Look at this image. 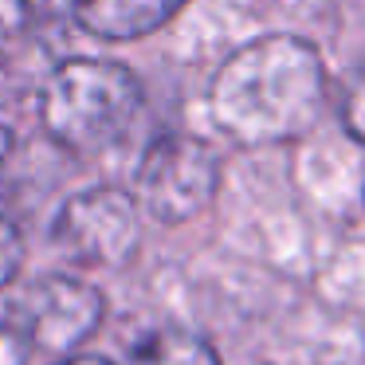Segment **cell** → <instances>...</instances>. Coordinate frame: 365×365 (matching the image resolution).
I'll return each instance as SVG.
<instances>
[{"instance_id":"cell-6","label":"cell","mask_w":365,"mask_h":365,"mask_svg":"<svg viewBox=\"0 0 365 365\" xmlns=\"http://www.w3.org/2000/svg\"><path fill=\"white\" fill-rule=\"evenodd\" d=\"M189 0H71L83 32L98 40H142L165 28Z\"/></svg>"},{"instance_id":"cell-10","label":"cell","mask_w":365,"mask_h":365,"mask_svg":"<svg viewBox=\"0 0 365 365\" xmlns=\"http://www.w3.org/2000/svg\"><path fill=\"white\" fill-rule=\"evenodd\" d=\"M28 0H0V48H9L12 40H20V32L28 28Z\"/></svg>"},{"instance_id":"cell-1","label":"cell","mask_w":365,"mask_h":365,"mask_svg":"<svg viewBox=\"0 0 365 365\" xmlns=\"http://www.w3.org/2000/svg\"><path fill=\"white\" fill-rule=\"evenodd\" d=\"M326 106V67L299 36H259L220 63L208 114L240 145H279L310 134Z\"/></svg>"},{"instance_id":"cell-13","label":"cell","mask_w":365,"mask_h":365,"mask_svg":"<svg viewBox=\"0 0 365 365\" xmlns=\"http://www.w3.org/2000/svg\"><path fill=\"white\" fill-rule=\"evenodd\" d=\"M9 153H12V130H9V126H0V165L9 161Z\"/></svg>"},{"instance_id":"cell-3","label":"cell","mask_w":365,"mask_h":365,"mask_svg":"<svg viewBox=\"0 0 365 365\" xmlns=\"http://www.w3.org/2000/svg\"><path fill=\"white\" fill-rule=\"evenodd\" d=\"M220 158L192 134H161L142 153L134 200L158 224H189L216 200Z\"/></svg>"},{"instance_id":"cell-4","label":"cell","mask_w":365,"mask_h":365,"mask_svg":"<svg viewBox=\"0 0 365 365\" xmlns=\"http://www.w3.org/2000/svg\"><path fill=\"white\" fill-rule=\"evenodd\" d=\"M51 244L83 267H126L142 247V208L114 185L83 189L59 205Z\"/></svg>"},{"instance_id":"cell-9","label":"cell","mask_w":365,"mask_h":365,"mask_svg":"<svg viewBox=\"0 0 365 365\" xmlns=\"http://www.w3.org/2000/svg\"><path fill=\"white\" fill-rule=\"evenodd\" d=\"M20 267H24V236L9 212H0V294L16 283Z\"/></svg>"},{"instance_id":"cell-2","label":"cell","mask_w":365,"mask_h":365,"mask_svg":"<svg viewBox=\"0 0 365 365\" xmlns=\"http://www.w3.org/2000/svg\"><path fill=\"white\" fill-rule=\"evenodd\" d=\"M142 83L110 59H67L40 91V122L59 150L98 158L134 130L142 114Z\"/></svg>"},{"instance_id":"cell-12","label":"cell","mask_w":365,"mask_h":365,"mask_svg":"<svg viewBox=\"0 0 365 365\" xmlns=\"http://www.w3.org/2000/svg\"><path fill=\"white\" fill-rule=\"evenodd\" d=\"M56 365H110V361L98 357V354H75V357H63V361H56Z\"/></svg>"},{"instance_id":"cell-7","label":"cell","mask_w":365,"mask_h":365,"mask_svg":"<svg viewBox=\"0 0 365 365\" xmlns=\"http://www.w3.org/2000/svg\"><path fill=\"white\" fill-rule=\"evenodd\" d=\"M122 365H220V354L200 334L189 330H153L134 341Z\"/></svg>"},{"instance_id":"cell-11","label":"cell","mask_w":365,"mask_h":365,"mask_svg":"<svg viewBox=\"0 0 365 365\" xmlns=\"http://www.w3.org/2000/svg\"><path fill=\"white\" fill-rule=\"evenodd\" d=\"M341 122H346V130L357 142H365V75L349 87L346 103H341Z\"/></svg>"},{"instance_id":"cell-5","label":"cell","mask_w":365,"mask_h":365,"mask_svg":"<svg viewBox=\"0 0 365 365\" xmlns=\"http://www.w3.org/2000/svg\"><path fill=\"white\" fill-rule=\"evenodd\" d=\"M20 307H24L36 354H48L56 361L79 354V346L95 338L106 314L103 291L67 271H48V275L32 279L20 294Z\"/></svg>"},{"instance_id":"cell-8","label":"cell","mask_w":365,"mask_h":365,"mask_svg":"<svg viewBox=\"0 0 365 365\" xmlns=\"http://www.w3.org/2000/svg\"><path fill=\"white\" fill-rule=\"evenodd\" d=\"M36 354L32 346V330L20 299H4L0 294V365H28Z\"/></svg>"}]
</instances>
